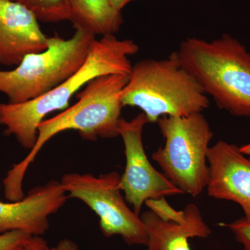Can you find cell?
<instances>
[{"label": "cell", "mask_w": 250, "mask_h": 250, "mask_svg": "<svg viewBox=\"0 0 250 250\" xmlns=\"http://www.w3.org/2000/svg\"><path fill=\"white\" fill-rule=\"evenodd\" d=\"M148 123L143 113L131 121L121 118L118 131L125 146L126 166L121 176L125 200L140 215L143 204L149 200L184 194L164 174L158 172L148 159L143 143V131Z\"/></svg>", "instance_id": "obj_8"}, {"label": "cell", "mask_w": 250, "mask_h": 250, "mask_svg": "<svg viewBox=\"0 0 250 250\" xmlns=\"http://www.w3.org/2000/svg\"><path fill=\"white\" fill-rule=\"evenodd\" d=\"M157 123L165 144L152 159L184 194L199 196L209 178L207 153L213 136L209 123L202 113L163 116Z\"/></svg>", "instance_id": "obj_6"}, {"label": "cell", "mask_w": 250, "mask_h": 250, "mask_svg": "<svg viewBox=\"0 0 250 250\" xmlns=\"http://www.w3.org/2000/svg\"><path fill=\"white\" fill-rule=\"evenodd\" d=\"M0 189H1V184H0Z\"/></svg>", "instance_id": "obj_21"}, {"label": "cell", "mask_w": 250, "mask_h": 250, "mask_svg": "<svg viewBox=\"0 0 250 250\" xmlns=\"http://www.w3.org/2000/svg\"><path fill=\"white\" fill-rule=\"evenodd\" d=\"M127 81V75L120 74L97 77L78 93L76 103L53 118L41 122L35 146L22 161L13 166L3 181L5 197L16 200L24 196L22 183L28 167L46 143L57 134L75 130L83 139L92 141L119 136L118 122L123 107V90Z\"/></svg>", "instance_id": "obj_1"}, {"label": "cell", "mask_w": 250, "mask_h": 250, "mask_svg": "<svg viewBox=\"0 0 250 250\" xmlns=\"http://www.w3.org/2000/svg\"><path fill=\"white\" fill-rule=\"evenodd\" d=\"M49 250H80V249L75 242L68 238H64L61 240L56 246L49 248Z\"/></svg>", "instance_id": "obj_18"}, {"label": "cell", "mask_w": 250, "mask_h": 250, "mask_svg": "<svg viewBox=\"0 0 250 250\" xmlns=\"http://www.w3.org/2000/svg\"><path fill=\"white\" fill-rule=\"evenodd\" d=\"M240 150L241 152L244 154L245 155L249 156L250 159V144L245 145V146H241L240 147Z\"/></svg>", "instance_id": "obj_20"}, {"label": "cell", "mask_w": 250, "mask_h": 250, "mask_svg": "<svg viewBox=\"0 0 250 250\" xmlns=\"http://www.w3.org/2000/svg\"><path fill=\"white\" fill-rule=\"evenodd\" d=\"M139 51L137 44L115 35L94 41L86 60L72 76L39 98L21 104L0 103V125L4 134L14 136L31 150L37 140L38 126L49 113L67 108L70 99L90 81L103 75H129L132 64L129 57Z\"/></svg>", "instance_id": "obj_2"}, {"label": "cell", "mask_w": 250, "mask_h": 250, "mask_svg": "<svg viewBox=\"0 0 250 250\" xmlns=\"http://www.w3.org/2000/svg\"><path fill=\"white\" fill-rule=\"evenodd\" d=\"M48 42L29 9L14 0H0V64L17 66L28 54L45 50Z\"/></svg>", "instance_id": "obj_12"}, {"label": "cell", "mask_w": 250, "mask_h": 250, "mask_svg": "<svg viewBox=\"0 0 250 250\" xmlns=\"http://www.w3.org/2000/svg\"><path fill=\"white\" fill-rule=\"evenodd\" d=\"M123 104L139 108L148 123H155L163 116L202 113L209 100L174 52L167 58L143 59L132 65Z\"/></svg>", "instance_id": "obj_4"}, {"label": "cell", "mask_w": 250, "mask_h": 250, "mask_svg": "<svg viewBox=\"0 0 250 250\" xmlns=\"http://www.w3.org/2000/svg\"><path fill=\"white\" fill-rule=\"evenodd\" d=\"M31 236L21 231L0 233V250H17Z\"/></svg>", "instance_id": "obj_16"}, {"label": "cell", "mask_w": 250, "mask_h": 250, "mask_svg": "<svg viewBox=\"0 0 250 250\" xmlns=\"http://www.w3.org/2000/svg\"><path fill=\"white\" fill-rule=\"evenodd\" d=\"M121 176L110 172L94 176L70 172L60 182L69 197L78 199L98 215L104 236H120L129 246H147V231L141 216L122 195Z\"/></svg>", "instance_id": "obj_7"}, {"label": "cell", "mask_w": 250, "mask_h": 250, "mask_svg": "<svg viewBox=\"0 0 250 250\" xmlns=\"http://www.w3.org/2000/svg\"><path fill=\"white\" fill-rule=\"evenodd\" d=\"M228 227L233 234L237 241L243 246V250H250V221L245 217L238 219L230 224H223Z\"/></svg>", "instance_id": "obj_15"}, {"label": "cell", "mask_w": 250, "mask_h": 250, "mask_svg": "<svg viewBox=\"0 0 250 250\" xmlns=\"http://www.w3.org/2000/svg\"><path fill=\"white\" fill-rule=\"evenodd\" d=\"M70 21L75 30L92 35H115L123 23L121 11L112 6L109 0H68Z\"/></svg>", "instance_id": "obj_13"}, {"label": "cell", "mask_w": 250, "mask_h": 250, "mask_svg": "<svg viewBox=\"0 0 250 250\" xmlns=\"http://www.w3.org/2000/svg\"><path fill=\"white\" fill-rule=\"evenodd\" d=\"M95 36L76 30L69 39L49 37L45 50L25 56L11 70H0V93L9 104L39 98L54 89L84 63Z\"/></svg>", "instance_id": "obj_5"}, {"label": "cell", "mask_w": 250, "mask_h": 250, "mask_svg": "<svg viewBox=\"0 0 250 250\" xmlns=\"http://www.w3.org/2000/svg\"><path fill=\"white\" fill-rule=\"evenodd\" d=\"M25 6L44 22L70 21L71 10L68 0H14Z\"/></svg>", "instance_id": "obj_14"}, {"label": "cell", "mask_w": 250, "mask_h": 250, "mask_svg": "<svg viewBox=\"0 0 250 250\" xmlns=\"http://www.w3.org/2000/svg\"><path fill=\"white\" fill-rule=\"evenodd\" d=\"M210 197L238 204L250 221V159L240 147L220 141L207 153Z\"/></svg>", "instance_id": "obj_11"}, {"label": "cell", "mask_w": 250, "mask_h": 250, "mask_svg": "<svg viewBox=\"0 0 250 250\" xmlns=\"http://www.w3.org/2000/svg\"><path fill=\"white\" fill-rule=\"evenodd\" d=\"M68 195L59 181L31 189L21 200L0 202V233L21 231L43 236L49 228V217L66 203Z\"/></svg>", "instance_id": "obj_10"}, {"label": "cell", "mask_w": 250, "mask_h": 250, "mask_svg": "<svg viewBox=\"0 0 250 250\" xmlns=\"http://www.w3.org/2000/svg\"><path fill=\"white\" fill-rule=\"evenodd\" d=\"M49 247L42 236H31L17 250H49Z\"/></svg>", "instance_id": "obj_17"}, {"label": "cell", "mask_w": 250, "mask_h": 250, "mask_svg": "<svg viewBox=\"0 0 250 250\" xmlns=\"http://www.w3.org/2000/svg\"><path fill=\"white\" fill-rule=\"evenodd\" d=\"M131 1L133 0H109L112 6L118 11H121L122 9Z\"/></svg>", "instance_id": "obj_19"}, {"label": "cell", "mask_w": 250, "mask_h": 250, "mask_svg": "<svg viewBox=\"0 0 250 250\" xmlns=\"http://www.w3.org/2000/svg\"><path fill=\"white\" fill-rule=\"evenodd\" d=\"M176 54L218 107L250 117V53L239 41L228 34L211 41L188 38Z\"/></svg>", "instance_id": "obj_3"}, {"label": "cell", "mask_w": 250, "mask_h": 250, "mask_svg": "<svg viewBox=\"0 0 250 250\" xmlns=\"http://www.w3.org/2000/svg\"><path fill=\"white\" fill-rule=\"evenodd\" d=\"M152 208L156 213L149 210L140 215L147 233L146 250H191L190 238H207L211 233L193 204L177 211L162 197L153 202Z\"/></svg>", "instance_id": "obj_9"}]
</instances>
